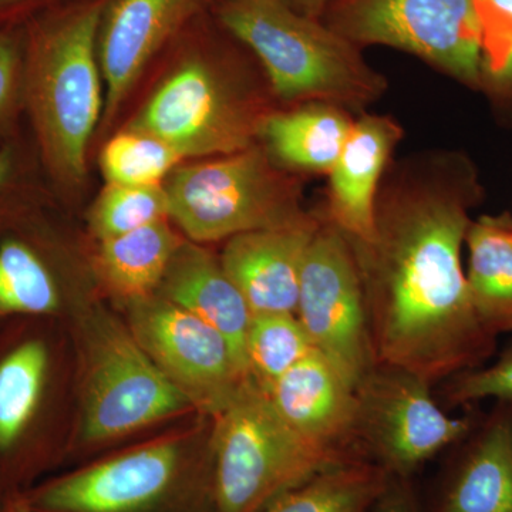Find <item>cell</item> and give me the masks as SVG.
<instances>
[{"label":"cell","instance_id":"obj_5","mask_svg":"<svg viewBox=\"0 0 512 512\" xmlns=\"http://www.w3.org/2000/svg\"><path fill=\"white\" fill-rule=\"evenodd\" d=\"M170 218L194 242L309 220L301 184L254 144L247 150L177 167L164 184Z\"/></svg>","mask_w":512,"mask_h":512},{"label":"cell","instance_id":"obj_11","mask_svg":"<svg viewBox=\"0 0 512 512\" xmlns=\"http://www.w3.org/2000/svg\"><path fill=\"white\" fill-rule=\"evenodd\" d=\"M131 335L201 412L218 416L249 380L227 339L161 296L131 302Z\"/></svg>","mask_w":512,"mask_h":512},{"label":"cell","instance_id":"obj_13","mask_svg":"<svg viewBox=\"0 0 512 512\" xmlns=\"http://www.w3.org/2000/svg\"><path fill=\"white\" fill-rule=\"evenodd\" d=\"M403 128L392 116L362 113L355 120L342 153L329 171L323 220L339 229L352 247L375 235L377 194Z\"/></svg>","mask_w":512,"mask_h":512},{"label":"cell","instance_id":"obj_34","mask_svg":"<svg viewBox=\"0 0 512 512\" xmlns=\"http://www.w3.org/2000/svg\"><path fill=\"white\" fill-rule=\"evenodd\" d=\"M9 171H10L9 157L5 156V154H0V185L5 183L6 178H8Z\"/></svg>","mask_w":512,"mask_h":512},{"label":"cell","instance_id":"obj_17","mask_svg":"<svg viewBox=\"0 0 512 512\" xmlns=\"http://www.w3.org/2000/svg\"><path fill=\"white\" fill-rule=\"evenodd\" d=\"M198 0H117L111 6L99 62L104 83V116L113 119L144 67L197 8Z\"/></svg>","mask_w":512,"mask_h":512},{"label":"cell","instance_id":"obj_35","mask_svg":"<svg viewBox=\"0 0 512 512\" xmlns=\"http://www.w3.org/2000/svg\"><path fill=\"white\" fill-rule=\"evenodd\" d=\"M2 508H3V505H2V507H0V512H2Z\"/></svg>","mask_w":512,"mask_h":512},{"label":"cell","instance_id":"obj_31","mask_svg":"<svg viewBox=\"0 0 512 512\" xmlns=\"http://www.w3.org/2000/svg\"><path fill=\"white\" fill-rule=\"evenodd\" d=\"M19 52L13 40L0 36V117L8 111L18 83Z\"/></svg>","mask_w":512,"mask_h":512},{"label":"cell","instance_id":"obj_33","mask_svg":"<svg viewBox=\"0 0 512 512\" xmlns=\"http://www.w3.org/2000/svg\"><path fill=\"white\" fill-rule=\"evenodd\" d=\"M2 512H35L22 493L10 494L3 501Z\"/></svg>","mask_w":512,"mask_h":512},{"label":"cell","instance_id":"obj_7","mask_svg":"<svg viewBox=\"0 0 512 512\" xmlns=\"http://www.w3.org/2000/svg\"><path fill=\"white\" fill-rule=\"evenodd\" d=\"M322 20L362 49L403 50L480 92V28L474 0H335Z\"/></svg>","mask_w":512,"mask_h":512},{"label":"cell","instance_id":"obj_19","mask_svg":"<svg viewBox=\"0 0 512 512\" xmlns=\"http://www.w3.org/2000/svg\"><path fill=\"white\" fill-rule=\"evenodd\" d=\"M350 111L328 103L299 104L266 114L258 126L269 158L293 173L329 174L350 136Z\"/></svg>","mask_w":512,"mask_h":512},{"label":"cell","instance_id":"obj_3","mask_svg":"<svg viewBox=\"0 0 512 512\" xmlns=\"http://www.w3.org/2000/svg\"><path fill=\"white\" fill-rule=\"evenodd\" d=\"M215 512H262L330 467L353 461L306 440L249 377L215 416L211 439Z\"/></svg>","mask_w":512,"mask_h":512},{"label":"cell","instance_id":"obj_29","mask_svg":"<svg viewBox=\"0 0 512 512\" xmlns=\"http://www.w3.org/2000/svg\"><path fill=\"white\" fill-rule=\"evenodd\" d=\"M440 397L447 407L473 406L485 399L512 402V343L493 365H484L448 377Z\"/></svg>","mask_w":512,"mask_h":512},{"label":"cell","instance_id":"obj_28","mask_svg":"<svg viewBox=\"0 0 512 512\" xmlns=\"http://www.w3.org/2000/svg\"><path fill=\"white\" fill-rule=\"evenodd\" d=\"M168 218L170 201L164 184L107 183L90 211V228L103 241Z\"/></svg>","mask_w":512,"mask_h":512},{"label":"cell","instance_id":"obj_16","mask_svg":"<svg viewBox=\"0 0 512 512\" xmlns=\"http://www.w3.org/2000/svg\"><path fill=\"white\" fill-rule=\"evenodd\" d=\"M448 461L431 512H512V402H495Z\"/></svg>","mask_w":512,"mask_h":512},{"label":"cell","instance_id":"obj_1","mask_svg":"<svg viewBox=\"0 0 512 512\" xmlns=\"http://www.w3.org/2000/svg\"><path fill=\"white\" fill-rule=\"evenodd\" d=\"M484 192L464 151H429L387 167L375 235L352 247L377 363L434 384L494 356L497 336L474 311L461 259Z\"/></svg>","mask_w":512,"mask_h":512},{"label":"cell","instance_id":"obj_9","mask_svg":"<svg viewBox=\"0 0 512 512\" xmlns=\"http://www.w3.org/2000/svg\"><path fill=\"white\" fill-rule=\"evenodd\" d=\"M296 318L316 352L356 390L376 365L365 289L352 245L323 217L303 262Z\"/></svg>","mask_w":512,"mask_h":512},{"label":"cell","instance_id":"obj_20","mask_svg":"<svg viewBox=\"0 0 512 512\" xmlns=\"http://www.w3.org/2000/svg\"><path fill=\"white\" fill-rule=\"evenodd\" d=\"M471 303L494 336L512 332V215H481L468 228Z\"/></svg>","mask_w":512,"mask_h":512},{"label":"cell","instance_id":"obj_32","mask_svg":"<svg viewBox=\"0 0 512 512\" xmlns=\"http://www.w3.org/2000/svg\"><path fill=\"white\" fill-rule=\"evenodd\" d=\"M286 5L302 15L322 19L326 10L335 0H284Z\"/></svg>","mask_w":512,"mask_h":512},{"label":"cell","instance_id":"obj_8","mask_svg":"<svg viewBox=\"0 0 512 512\" xmlns=\"http://www.w3.org/2000/svg\"><path fill=\"white\" fill-rule=\"evenodd\" d=\"M254 97L201 60L188 62L128 124L173 147L181 157H224L254 146L266 116Z\"/></svg>","mask_w":512,"mask_h":512},{"label":"cell","instance_id":"obj_25","mask_svg":"<svg viewBox=\"0 0 512 512\" xmlns=\"http://www.w3.org/2000/svg\"><path fill=\"white\" fill-rule=\"evenodd\" d=\"M313 350L311 339L293 313L252 316L247 338L248 370L262 390Z\"/></svg>","mask_w":512,"mask_h":512},{"label":"cell","instance_id":"obj_30","mask_svg":"<svg viewBox=\"0 0 512 512\" xmlns=\"http://www.w3.org/2000/svg\"><path fill=\"white\" fill-rule=\"evenodd\" d=\"M369 512H423L413 477L389 474Z\"/></svg>","mask_w":512,"mask_h":512},{"label":"cell","instance_id":"obj_23","mask_svg":"<svg viewBox=\"0 0 512 512\" xmlns=\"http://www.w3.org/2000/svg\"><path fill=\"white\" fill-rule=\"evenodd\" d=\"M47 369V350L29 340L0 362V453L15 447L36 412Z\"/></svg>","mask_w":512,"mask_h":512},{"label":"cell","instance_id":"obj_2","mask_svg":"<svg viewBox=\"0 0 512 512\" xmlns=\"http://www.w3.org/2000/svg\"><path fill=\"white\" fill-rule=\"evenodd\" d=\"M220 20L258 57L272 93L286 103H328L365 113L389 89L362 47L284 0H227Z\"/></svg>","mask_w":512,"mask_h":512},{"label":"cell","instance_id":"obj_21","mask_svg":"<svg viewBox=\"0 0 512 512\" xmlns=\"http://www.w3.org/2000/svg\"><path fill=\"white\" fill-rule=\"evenodd\" d=\"M183 242L167 220L101 241L97 265L111 291L127 301L153 296Z\"/></svg>","mask_w":512,"mask_h":512},{"label":"cell","instance_id":"obj_18","mask_svg":"<svg viewBox=\"0 0 512 512\" xmlns=\"http://www.w3.org/2000/svg\"><path fill=\"white\" fill-rule=\"evenodd\" d=\"M156 293L217 329L249 373L247 338L254 315L220 259L198 245L183 242Z\"/></svg>","mask_w":512,"mask_h":512},{"label":"cell","instance_id":"obj_14","mask_svg":"<svg viewBox=\"0 0 512 512\" xmlns=\"http://www.w3.org/2000/svg\"><path fill=\"white\" fill-rule=\"evenodd\" d=\"M322 217L288 227L261 229L229 238L220 261L252 315H296L306 252Z\"/></svg>","mask_w":512,"mask_h":512},{"label":"cell","instance_id":"obj_26","mask_svg":"<svg viewBox=\"0 0 512 512\" xmlns=\"http://www.w3.org/2000/svg\"><path fill=\"white\" fill-rule=\"evenodd\" d=\"M59 306L55 281L32 249L18 241L0 247V313L45 315Z\"/></svg>","mask_w":512,"mask_h":512},{"label":"cell","instance_id":"obj_22","mask_svg":"<svg viewBox=\"0 0 512 512\" xmlns=\"http://www.w3.org/2000/svg\"><path fill=\"white\" fill-rule=\"evenodd\" d=\"M389 474L353 460L316 474L262 512H369Z\"/></svg>","mask_w":512,"mask_h":512},{"label":"cell","instance_id":"obj_10","mask_svg":"<svg viewBox=\"0 0 512 512\" xmlns=\"http://www.w3.org/2000/svg\"><path fill=\"white\" fill-rule=\"evenodd\" d=\"M188 484L178 441H158L50 481L26 500L35 512H177Z\"/></svg>","mask_w":512,"mask_h":512},{"label":"cell","instance_id":"obj_12","mask_svg":"<svg viewBox=\"0 0 512 512\" xmlns=\"http://www.w3.org/2000/svg\"><path fill=\"white\" fill-rule=\"evenodd\" d=\"M192 406L190 399L126 330L109 326L99 339L87 390L84 439H117Z\"/></svg>","mask_w":512,"mask_h":512},{"label":"cell","instance_id":"obj_24","mask_svg":"<svg viewBox=\"0 0 512 512\" xmlns=\"http://www.w3.org/2000/svg\"><path fill=\"white\" fill-rule=\"evenodd\" d=\"M480 28V92L512 126V0H474Z\"/></svg>","mask_w":512,"mask_h":512},{"label":"cell","instance_id":"obj_15","mask_svg":"<svg viewBox=\"0 0 512 512\" xmlns=\"http://www.w3.org/2000/svg\"><path fill=\"white\" fill-rule=\"evenodd\" d=\"M276 412L316 446L365 460L355 444L356 392L326 357L313 350L264 390Z\"/></svg>","mask_w":512,"mask_h":512},{"label":"cell","instance_id":"obj_4","mask_svg":"<svg viewBox=\"0 0 512 512\" xmlns=\"http://www.w3.org/2000/svg\"><path fill=\"white\" fill-rule=\"evenodd\" d=\"M104 0L57 20L40 35L30 69V100L47 160L66 183L86 175L87 147L101 113L97 37Z\"/></svg>","mask_w":512,"mask_h":512},{"label":"cell","instance_id":"obj_6","mask_svg":"<svg viewBox=\"0 0 512 512\" xmlns=\"http://www.w3.org/2000/svg\"><path fill=\"white\" fill-rule=\"evenodd\" d=\"M431 387L410 370L376 362L355 390L360 456L387 474L413 477L441 451L463 440L478 414L448 416Z\"/></svg>","mask_w":512,"mask_h":512},{"label":"cell","instance_id":"obj_27","mask_svg":"<svg viewBox=\"0 0 512 512\" xmlns=\"http://www.w3.org/2000/svg\"><path fill=\"white\" fill-rule=\"evenodd\" d=\"M181 160L173 147L158 138L127 128L104 146L100 167L109 184L158 185Z\"/></svg>","mask_w":512,"mask_h":512}]
</instances>
